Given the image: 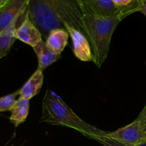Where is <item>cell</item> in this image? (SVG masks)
<instances>
[{"instance_id":"3","label":"cell","mask_w":146,"mask_h":146,"mask_svg":"<svg viewBox=\"0 0 146 146\" xmlns=\"http://www.w3.org/2000/svg\"><path fill=\"white\" fill-rule=\"evenodd\" d=\"M27 14L44 38L53 29L65 28L50 6L48 0H30Z\"/></svg>"},{"instance_id":"17","label":"cell","mask_w":146,"mask_h":146,"mask_svg":"<svg viewBox=\"0 0 146 146\" xmlns=\"http://www.w3.org/2000/svg\"><path fill=\"white\" fill-rule=\"evenodd\" d=\"M99 143H101L104 146H125L121 143L115 141V140L108 137L107 135L101 138Z\"/></svg>"},{"instance_id":"10","label":"cell","mask_w":146,"mask_h":146,"mask_svg":"<svg viewBox=\"0 0 146 146\" xmlns=\"http://www.w3.org/2000/svg\"><path fill=\"white\" fill-rule=\"evenodd\" d=\"M44 83L43 71L37 68L19 89V97L30 100L40 92Z\"/></svg>"},{"instance_id":"1","label":"cell","mask_w":146,"mask_h":146,"mask_svg":"<svg viewBox=\"0 0 146 146\" xmlns=\"http://www.w3.org/2000/svg\"><path fill=\"white\" fill-rule=\"evenodd\" d=\"M39 122L72 128L98 142L108 134V132L98 129L81 119L59 96L51 90H47L43 98L42 115Z\"/></svg>"},{"instance_id":"23","label":"cell","mask_w":146,"mask_h":146,"mask_svg":"<svg viewBox=\"0 0 146 146\" xmlns=\"http://www.w3.org/2000/svg\"></svg>"},{"instance_id":"18","label":"cell","mask_w":146,"mask_h":146,"mask_svg":"<svg viewBox=\"0 0 146 146\" xmlns=\"http://www.w3.org/2000/svg\"><path fill=\"white\" fill-rule=\"evenodd\" d=\"M136 119L138 120V121H143V122H146V104L144 106L143 109L141 112V113L137 117Z\"/></svg>"},{"instance_id":"11","label":"cell","mask_w":146,"mask_h":146,"mask_svg":"<svg viewBox=\"0 0 146 146\" xmlns=\"http://www.w3.org/2000/svg\"><path fill=\"white\" fill-rule=\"evenodd\" d=\"M33 48L38 59V68L41 71L45 70L61 57V54H56L48 48L44 40Z\"/></svg>"},{"instance_id":"16","label":"cell","mask_w":146,"mask_h":146,"mask_svg":"<svg viewBox=\"0 0 146 146\" xmlns=\"http://www.w3.org/2000/svg\"><path fill=\"white\" fill-rule=\"evenodd\" d=\"M18 96H19V90L0 98V112L11 111L17 101L16 98Z\"/></svg>"},{"instance_id":"19","label":"cell","mask_w":146,"mask_h":146,"mask_svg":"<svg viewBox=\"0 0 146 146\" xmlns=\"http://www.w3.org/2000/svg\"><path fill=\"white\" fill-rule=\"evenodd\" d=\"M140 12L142 13L146 17V0H143L142 7H141V10H140Z\"/></svg>"},{"instance_id":"21","label":"cell","mask_w":146,"mask_h":146,"mask_svg":"<svg viewBox=\"0 0 146 146\" xmlns=\"http://www.w3.org/2000/svg\"><path fill=\"white\" fill-rule=\"evenodd\" d=\"M138 146H146V143H145L141 144V145H138Z\"/></svg>"},{"instance_id":"7","label":"cell","mask_w":146,"mask_h":146,"mask_svg":"<svg viewBox=\"0 0 146 146\" xmlns=\"http://www.w3.org/2000/svg\"><path fill=\"white\" fill-rule=\"evenodd\" d=\"M73 44V51L78 59L84 62L94 61L92 48L89 41L85 35L78 30L69 25H65Z\"/></svg>"},{"instance_id":"5","label":"cell","mask_w":146,"mask_h":146,"mask_svg":"<svg viewBox=\"0 0 146 146\" xmlns=\"http://www.w3.org/2000/svg\"><path fill=\"white\" fill-rule=\"evenodd\" d=\"M107 136L125 146H138L146 143V122L135 119L125 126L113 132H108Z\"/></svg>"},{"instance_id":"20","label":"cell","mask_w":146,"mask_h":146,"mask_svg":"<svg viewBox=\"0 0 146 146\" xmlns=\"http://www.w3.org/2000/svg\"><path fill=\"white\" fill-rule=\"evenodd\" d=\"M7 1H8V0H0V7L3 6L4 4H5Z\"/></svg>"},{"instance_id":"9","label":"cell","mask_w":146,"mask_h":146,"mask_svg":"<svg viewBox=\"0 0 146 146\" xmlns=\"http://www.w3.org/2000/svg\"><path fill=\"white\" fill-rule=\"evenodd\" d=\"M83 13L89 12L104 17L118 14L112 0H78Z\"/></svg>"},{"instance_id":"2","label":"cell","mask_w":146,"mask_h":146,"mask_svg":"<svg viewBox=\"0 0 146 146\" xmlns=\"http://www.w3.org/2000/svg\"><path fill=\"white\" fill-rule=\"evenodd\" d=\"M121 21L118 14L104 17L93 13L84 12V34L92 48L93 62L98 68H101L108 57L111 37Z\"/></svg>"},{"instance_id":"6","label":"cell","mask_w":146,"mask_h":146,"mask_svg":"<svg viewBox=\"0 0 146 146\" xmlns=\"http://www.w3.org/2000/svg\"><path fill=\"white\" fill-rule=\"evenodd\" d=\"M30 0H8L0 7V33L27 11Z\"/></svg>"},{"instance_id":"4","label":"cell","mask_w":146,"mask_h":146,"mask_svg":"<svg viewBox=\"0 0 146 146\" xmlns=\"http://www.w3.org/2000/svg\"><path fill=\"white\" fill-rule=\"evenodd\" d=\"M48 1L64 26H71L84 34V13L78 0H48Z\"/></svg>"},{"instance_id":"15","label":"cell","mask_w":146,"mask_h":146,"mask_svg":"<svg viewBox=\"0 0 146 146\" xmlns=\"http://www.w3.org/2000/svg\"><path fill=\"white\" fill-rule=\"evenodd\" d=\"M121 21L133 13L140 11L143 0H112Z\"/></svg>"},{"instance_id":"13","label":"cell","mask_w":146,"mask_h":146,"mask_svg":"<svg viewBox=\"0 0 146 146\" xmlns=\"http://www.w3.org/2000/svg\"><path fill=\"white\" fill-rule=\"evenodd\" d=\"M27 12L17 18L12 24H10L7 28H6L4 31L0 33V57L1 58L8 54L11 46L17 39L16 32L18 27H19L18 26L19 21L21 18V17L27 14Z\"/></svg>"},{"instance_id":"12","label":"cell","mask_w":146,"mask_h":146,"mask_svg":"<svg viewBox=\"0 0 146 146\" xmlns=\"http://www.w3.org/2000/svg\"><path fill=\"white\" fill-rule=\"evenodd\" d=\"M69 34L65 28L53 29L46 38L47 46L56 54H61L68 44Z\"/></svg>"},{"instance_id":"8","label":"cell","mask_w":146,"mask_h":146,"mask_svg":"<svg viewBox=\"0 0 146 146\" xmlns=\"http://www.w3.org/2000/svg\"><path fill=\"white\" fill-rule=\"evenodd\" d=\"M17 39L31 46L32 48L37 45L43 40V36L39 30L37 29L31 21L28 14L27 13L24 20L16 32Z\"/></svg>"},{"instance_id":"14","label":"cell","mask_w":146,"mask_h":146,"mask_svg":"<svg viewBox=\"0 0 146 146\" xmlns=\"http://www.w3.org/2000/svg\"><path fill=\"white\" fill-rule=\"evenodd\" d=\"M29 112V100L19 97L11 111L9 120L15 127L19 126L27 120Z\"/></svg>"},{"instance_id":"22","label":"cell","mask_w":146,"mask_h":146,"mask_svg":"<svg viewBox=\"0 0 146 146\" xmlns=\"http://www.w3.org/2000/svg\"><path fill=\"white\" fill-rule=\"evenodd\" d=\"M0 59H1V57H0Z\"/></svg>"}]
</instances>
